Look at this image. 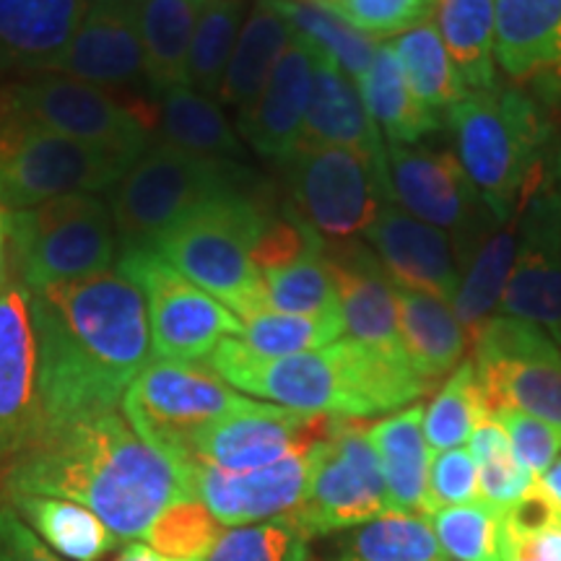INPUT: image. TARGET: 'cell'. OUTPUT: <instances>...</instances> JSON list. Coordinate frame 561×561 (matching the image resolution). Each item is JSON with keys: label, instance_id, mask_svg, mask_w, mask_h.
<instances>
[{"label": "cell", "instance_id": "obj_1", "mask_svg": "<svg viewBox=\"0 0 561 561\" xmlns=\"http://www.w3.org/2000/svg\"><path fill=\"white\" fill-rule=\"evenodd\" d=\"M45 432L117 411L151 362L149 310L121 268L32 291Z\"/></svg>", "mask_w": 561, "mask_h": 561}, {"label": "cell", "instance_id": "obj_2", "mask_svg": "<svg viewBox=\"0 0 561 561\" xmlns=\"http://www.w3.org/2000/svg\"><path fill=\"white\" fill-rule=\"evenodd\" d=\"M193 462L151 447L117 411L45 432L13 460L9 494L55 496L94 512L121 541L144 538L172 504L195 500Z\"/></svg>", "mask_w": 561, "mask_h": 561}, {"label": "cell", "instance_id": "obj_3", "mask_svg": "<svg viewBox=\"0 0 561 561\" xmlns=\"http://www.w3.org/2000/svg\"><path fill=\"white\" fill-rule=\"evenodd\" d=\"M208 364L234 390L291 411L339 419L396 413L432 388L411 362L392 359L354 339L291 356H261L231 335L216 346Z\"/></svg>", "mask_w": 561, "mask_h": 561}, {"label": "cell", "instance_id": "obj_4", "mask_svg": "<svg viewBox=\"0 0 561 561\" xmlns=\"http://www.w3.org/2000/svg\"><path fill=\"white\" fill-rule=\"evenodd\" d=\"M462 172L496 221L517 214L543 185L541 151L549 136L538 104L520 89L468 91L445 115Z\"/></svg>", "mask_w": 561, "mask_h": 561}, {"label": "cell", "instance_id": "obj_5", "mask_svg": "<svg viewBox=\"0 0 561 561\" xmlns=\"http://www.w3.org/2000/svg\"><path fill=\"white\" fill-rule=\"evenodd\" d=\"M268 219L271 210L248 191L221 195L182 216L159 237L153 252L248 320L268 310L263 273L252 263V248Z\"/></svg>", "mask_w": 561, "mask_h": 561}, {"label": "cell", "instance_id": "obj_6", "mask_svg": "<svg viewBox=\"0 0 561 561\" xmlns=\"http://www.w3.org/2000/svg\"><path fill=\"white\" fill-rule=\"evenodd\" d=\"M248 178L237 161L201 157L170 144L151 146L112 195L117 244L123 252L153 250L159 237L193 208L248 191Z\"/></svg>", "mask_w": 561, "mask_h": 561}, {"label": "cell", "instance_id": "obj_7", "mask_svg": "<svg viewBox=\"0 0 561 561\" xmlns=\"http://www.w3.org/2000/svg\"><path fill=\"white\" fill-rule=\"evenodd\" d=\"M11 240L13 273L30 291L112 271L117 250L112 206L94 193L11 210Z\"/></svg>", "mask_w": 561, "mask_h": 561}, {"label": "cell", "instance_id": "obj_8", "mask_svg": "<svg viewBox=\"0 0 561 561\" xmlns=\"http://www.w3.org/2000/svg\"><path fill=\"white\" fill-rule=\"evenodd\" d=\"M130 161L34 125L0 94V206L24 210L76 193L117 187Z\"/></svg>", "mask_w": 561, "mask_h": 561}, {"label": "cell", "instance_id": "obj_9", "mask_svg": "<svg viewBox=\"0 0 561 561\" xmlns=\"http://www.w3.org/2000/svg\"><path fill=\"white\" fill-rule=\"evenodd\" d=\"M291 216L322 242L354 240L392 203L388 167L351 146H299L286 159Z\"/></svg>", "mask_w": 561, "mask_h": 561}, {"label": "cell", "instance_id": "obj_10", "mask_svg": "<svg viewBox=\"0 0 561 561\" xmlns=\"http://www.w3.org/2000/svg\"><path fill=\"white\" fill-rule=\"evenodd\" d=\"M382 462L364 419H331L310 450L307 486L289 520L307 538L351 530L390 512Z\"/></svg>", "mask_w": 561, "mask_h": 561}, {"label": "cell", "instance_id": "obj_11", "mask_svg": "<svg viewBox=\"0 0 561 561\" xmlns=\"http://www.w3.org/2000/svg\"><path fill=\"white\" fill-rule=\"evenodd\" d=\"M250 403L214 369L153 356L123 396L133 430L178 462H193V442L208 424Z\"/></svg>", "mask_w": 561, "mask_h": 561}, {"label": "cell", "instance_id": "obj_12", "mask_svg": "<svg viewBox=\"0 0 561 561\" xmlns=\"http://www.w3.org/2000/svg\"><path fill=\"white\" fill-rule=\"evenodd\" d=\"M471 346L489 416L504 409L530 413L561 437V348L551 333L536 322L494 314Z\"/></svg>", "mask_w": 561, "mask_h": 561}, {"label": "cell", "instance_id": "obj_13", "mask_svg": "<svg viewBox=\"0 0 561 561\" xmlns=\"http://www.w3.org/2000/svg\"><path fill=\"white\" fill-rule=\"evenodd\" d=\"M140 286L149 310L153 359L208 362L224 339L242 333V320L153 250L123 252L117 263Z\"/></svg>", "mask_w": 561, "mask_h": 561}, {"label": "cell", "instance_id": "obj_14", "mask_svg": "<svg viewBox=\"0 0 561 561\" xmlns=\"http://www.w3.org/2000/svg\"><path fill=\"white\" fill-rule=\"evenodd\" d=\"M0 94L11 112L24 121L91 149L115 153L130 164L151 149L146 123L94 83L42 73L30 81L0 87Z\"/></svg>", "mask_w": 561, "mask_h": 561}, {"label": "cell", "instance_id": "obj_15", "mask_svg": "<svg viewBox=\"0 0 561 561\" xmlns=\"http://www.w3.org/2000/svg\"><path fill=\"white\" fill-rule=\"evenodd\" d=\"M385 161L392 201L419 221L455 237V248H460V265H466L473 248L471 237L486 234L481 216H491V210L462 172L458 157L416 144L388 146Z\"/></svg>", "mask_w": 561, "mask_h": 561}, {"label": "cell", "instance_id": "obj_16", "mask_svg": "<svg viewBox=\"0 0 561 561\" xmlns=\"http://www.w3.org/2000/svg\"><path fill=\"white\" fill-rule=\"evenodd\" d=\"M331 419L252 401L208 424L193 442L191 460L231 473L257 471L312 450L314 442L325 437Z\"/></svg>", "mask_w": 561, "mask_h": 561}, {"label": "cell", "instance_id": "obj_17", "mask_svg": "<svg viewBox=\"0 0 561 561\" xmlns=\"http://www.w3.org/2000/svg\"><path fill=\"white\" fill-rule=\"evenodd\" d=\"M42 434L45 409L32 291L11 278L0 291V460H16Z\"/></svg>", "mask_w": 561, "mask_h": 561}, {"label": "cell", "instance_id": "obj_18", "mask_svg": "<svg viewBox=\"0 0 561 561\" xmlns=\"http://www.w3.org/2000/svg\"><path fill=\"white\" fill-rule=\"evenodd\" d=\"M520 248L504 286L500 314L551 331L561 322V198L536 187L520 208Z\"/></svg>", "mask_w": 561, "mask_h": 561}, {"label": "cell", "instance_id": "obj_19", "mask_svg": "<svg viewBox=\"0 0 561 561\" xmlns=\"http://www.w3.org/2000/svg\"><path fill=\"white\" fill-rule=\"evenodd\" d=\"M307 466L310 450L244 473L221 471L193 460V494L224 528L280 520L299 507L307 486Z\"/></svg>", "mask_w": 561, "mask_h": 561}, {"label": "cell", "instance_id": "obj_20", "mask_svg": "<svg viewBox=\"0 0 561 561\" xmlns=\"http://www.w3.org/2000/svg\"><path fill=\"white\" fill-rule=\"evenodd\" d=\"M364 237L392 284L434 294L453 305L462 265L445 231L405 214L398 203H388Z\"/></svg>", "mask_w": 561, "mask_h": 561}, {"label": "cell", "instance_id": "obj_21", "mask_svg": "<svg viewBox=\"0 0 561 561\" xmlns=\"http://www.w3.org/2000/svg\"><path fill=\"white\" fill-rule=\"evenodd\" d=\"M325 257L339 289L348 339L409 362L398 325L396 284L371 248L356 240L325 242Z\"/></svg>", "mask_w": 561, "mask_h": 561}, {"label": "cell", "instance_id": "obj_22", "mask_svg": "<svg viewBox=\"0 0 561 561\" xmlns=\"http://www.w3.org/2000/svg\"><path fill=\"white\" fill-rule=\"evenodd\" d=\"M50 73L94 87H128L144 81V45L130 0H89L79 30Z\"/></svg>", "mask_w": 561, "mask_h": 561}, {"label": "cell", "instance_id": "obj_23", "mask_svg": "<svg viewBox=\"0 0 561 561\" xmlns=\"http://www.w3.org/2000/svg\"><path fill=\"white\" fill-rule=\"evenodd\" d=\"M310 89L312 47L294 34L257 100L240 112L242 138L263 157L289 159L301 144Z\"/></svg>", "mask_w": 561, "mask_h": 561}, {"label": "cell", "instance_id": "obj_24", "mask_svg": "<svg viewBox=\"0 0 561 561\" xmlns=\"http://www.w3.org/2000/svg\"><path fill=\"white\" fill-rule=\"evenodd\" d=\"M494 55L510 79L561 96V0H494Z\"/></svg>", "mask_w": 561, "mask_h": 561}, {"label": "cell", "instance_id": "obj_25", "mask_svg": "<svg viewBox=\"0 0 561 561\" xmlns=\"http://www.w3.org/2000/svg\"><path fill=\"white\" fill-rule=\"evenodd\" d=\"M89 0H0V73H50Z\"/></svg>", "mask_w": 561, "mask_h": 561}, {"label": "cell", "instance_id": "obj_26", "mask_svg": "<svg viewBox=\"0 0 561 561\" xmlns=\"http://www.w3.org/2000/svg\"><path fill=\"white\" fill-rule=\"evenodd\" d=\"M320 144L362 149L388 167V146L364 110L359 89L339 62L312 47V89L299 146Z\"/></svg>", "mask_w": 561, "mask_h": 561}, {"label": "cell", "instance_id": "obj_27", "mask_svg": "<svg viewBox=\"0 0 561 561\" xmlns=\"http://www.w3.org/2000/svg\"><path fill=\"white\" fill-rule=\"evenodd\" d=\"M396 297L398 325L411 367L432 385L439 377L453 375L471 341L450 301L401 286H396Z\"/></svg>", "mask_w": 561, "mask_h": 561}, {"label": "cell", "instance_id": "obj_28", "mask_svg": "<svg viewBox=\"0 0 561 561\" xmlns=\"http://www.w3.org/2000/svg\"><path fill=\"white\" fill-rule=\"evenodd\" d=\"M369 439L380 455L390 507L424 512L432 462L424 437V405L413 403L369 424Z\"/></svg>", "mask_w": 561, "mask_h": 561}, {"label": "cell", "instance_id": "obj_29", "mask_svg": "<svg viewBox=\"0 0 561 561\" xmlns=\"http://www.w3.org/2000/svg\"><path fill=\"white\" fill-rule=\"evenodd\" d=\"M153 91L187 87V55L206 0H130Z\"/></svg>", "mask_w": 561, "mask_h": 561}, {"label": "cell", "instance_id": "obj_30", "mask_svg": "<svg viewBox=\"0 0 561 561\" xmlns=\"http://www.w3.org/2000/svg\"><path fill=\"white\" fill-rule=\"evenodd\" d=\"M356 81L364 110L388 146H416L421 138L442 128V117L421 107L413 96L390 42H380L369 68Z\"/></svg>", "mask_w": 561, "mask_h": 561}, {"label": "cell", "instance_id": "obj_31", "mask_svg": "<svg viewBox=\"0 0 561 561\" xmlns=\"http://www.w3.org/2000/svg\"><path fill=\"white\" fill-rule=\"evenodd\" d=\"M517 248H520V216L515 214L507 221H496V227L481 237L471 257L462 265L453 310L471 343L500 307L504 286L515 268Z\"/></svg>", "mask_w": 561, "mask_h": 561}, {"label": "cell", "instance_id": "obj_32", "mask_svg": "<svg viewBox=\"0 0 561 561\" xmlns=\"http://www.w3.org/2000/svg\"><path fill=\"white\" fill-rule=\"evenodd\" d=\"M291 39L294 30L278 11L276 0H257L237 37L221 89L216 94L219 102L231 104L240 112L248 110L268 83L273 68Z\"/></svg>", "mask_w": 561, "mask_h": 561}, {"label": "cell", "instance_id": "obj_33", "mask_svg": "<svg viewBox=\"0 0 561 561\" xmlns=\"http://www.w3.org/2000/svg\"><path fill=\"white\" fill-rule=\"evenodd\" d=\"M434 24L466 89H494V0H437Z\"/></svg>", "mask_w": 561, "mask_h": 561}, {"label": "cell", "instance_id": "obj_34", "mask_svg": "<svg viewBox=\"0 0 561 561\" xmlns=\"http://www.w3.org/2000/svg\"><path fill=\"white\" fill-rule=\"evenodd\" d=\"M13 512L24 520L55 553L70 561H96L121 543V538L94 512L55 496H11Z\"/></svg>", "mask_w": 561, "mask_h": 561}, {"label": "cell", "instance_id": "obj_35", "mask_svg": "<svg viewBox=\"0 0 561 561\" xmlns=\"http://www.w3.org/2000/svg\"><path fill=\"white\" fill-rule=\"evenodd\" d=\"M159 125L164 144L210 159L240 161L244 149L224 117L219 104L191 87H178L161 94Z\"/></svg>", "mask_w": 561, "mask_h": 561}, {"label": "cell", "instance_id": "obj_36", "mask_svg": "<svg viewBox=\"0 0 561 561\" xmlns=\"http://www.w3.org/2000/svg\"><path fill=\"white\" fill-rule=\"evenodd\" d=\"M390 45L401 60L405 81L421 107L442 117L468 94L466 83L445 50L434 19H424L409 32L398 34L390 39Z\"/></svg>", "mask_w": 561, "mask_h": 561}, {"label": "cell", "instance_id": "obj_37", "mask_svg": "<svg viewBox=\"0 0 561 561\" xmlns=\"http://www.w3.org/2000/svg\"><path fill=\"white\" fill-rule=\"evenodd\" d=\"M442 557L430 517L390 510L351 528L341 541L339 561H442Z\"/></svg>", "mask_w": 561, "mask_h": 561}, {"label": "cell", "instance_id": "obj_38", "mask_svg": "<svg viewBox=\"0 0 561 561\" xmlns=\"http://www.w3.org/2000/svg\"><path fill=\"white\" fill-rule=\"evenodd\" d=\"M489 419L471 359L460 362L430 405H424V437L432 453L462 447L476 426Z\"/></svg>", "mask_w": 561, "mask_h": 561}, {"label": "cell", "instance_id": "obj_39", "mask_svg": "<svg viewBox=\"0 0 561 561\" xmlns=\"http://www.w3.org/2000/svg\"><path fill=\"white\" fill-rule=\"evenodd\" d=\"M276 5L291 24L297 37L339 62L351 79H359L364 70L369 68L377 47H380V42L375 37L356 32L354 26H348L346 21L322 9L314 0H276Z\"/></svg>", "mask_w": 561, "mask_h": 561}, {"label": "cell", "instance_id": "obj_40", "mask_svg": "<svg viewBox=\"0 0 561 561\" xmlns=\"http://www.w3.org/2000/svg\"><path fill=\"white\" fill-rule=\"evenodd\" d=\"M468 453L473 455L479 471L481 502H486L500 515L525 500L536 486V476L515 458L507 432L496 419L489 416L476 426L468 439Z\"/></svg>", "mask_w": 561, "mask_h": 561}, {"label": "cell", "instance_id": "obj_41", "mask_svg": "<svg viewBox=\"0 0 561 561\" xmlns=\"http://www.w3.org/2000/svg\"><path fill=\"white\" fill-rule=\"evenodd\" d=\"M242 0H206L187 55V87L216 96L242 30Z\"/></svg>", "mask_w": 561, "mask_h": 561}, {"label": "cell", "instance_id": "obj_42", "mask_svg": "<svg viewBox=\"0 0 561 561\" xmlns=\"http://www.w3.org/2000/svg\"><path fill=\"white\" fill-rule=\"evenodd\" d=\"M500 553L502 561H561V504L538 481L500 515Z\"/></svg>", "mask_w": 561, "mask_h": 561}, {"label": "cell", "instance_id": "obj_43", "mask_svg": "<svg viewBox=\"0 0 561 561\" xmlns=\"http://www.w3.org/2000/svg\"><path fill=\"white\" fill-rule=\"evenodd\" d=\"M343 333H346V325H343L341 310L320 314L265 310L242 320V333L237 339L261 356H291L328 346Z\"/></svg>", "mask_w": 561, "mask_h": 561}, {"label": "cell", "instance_id": "obj_44", "mask_svg": "<svg viewBox=\"0 0 561 561\" xmlns=\"http://www.w3.org/2000/svg\"><path fill=\"white\" fill-rule=\"evenodd\" d=\"M265 305L273 312L320 314L341 310L339 289L325 257V242L284 268L263 273Z\"/></svg>", "mask_w": 561, "mask_h": 561}, {"label": "cell", "instance_id": "obj_45", "mask_svg": "<svg viewBox=\"0 0 561 561\" xmlns=\"http://www.w3.org/2000/svg\"><path fill=\"white\" fill-rule=\"evenodd\" d=\"M426 517L445 557L455 561H502L500 512L486 502L445 507Z\"/></svg>", "mask_w": 561, "mask_h": 561}, {"label": "cell", "instance_id": "obj_46", "mask_svg": "<svg viewBox=\"0 0 561 561\" xmlns=\"http://www.w3.org/2000/svg\"><path fill=\"white\" fill-rule=\"evenodd\" d=\"M224 525L198 500H182L167 507L146 530V543L170 559L206 561L224 536Z\"/></svg>", "mask_w": 561, "mask_h": 561}, {"label": "cell", "instance_id": "obj_47", "mask_svg": "<svg viewBox=\"0 0 561 561\" xmlns=\"http://www.w3.org/2000/svg\"><path fill=\"white\" fill-rule=\"evenodd\" d=\"M310 538L289 517L227 528L206 561H307Z\"/></svg>", "mask_w": 561, "mask_h": 561}, {"label": "cell", "instance_id": "obj_48", "mask_svg": "<svg viewBox=\"0 0 561 561\" xmlns=\"http://www.w3.org/2000/svg\"><path fill=\"white\" fill-rule=\"evenodd\" d=\"M367 37H392L430 19L437 0H314Z\"/></svg>", "mask_w": 561, "mask_h": 561}, {"label": "cell", "instance_id": "obj_49", "mask_svg": "<svg viewBox=\"0 0 561 561\" xmlns=\"http://www.w3.org/2000/svg\"><path fill=\"white\" fill-rule=\"evenodd\" d=\"M481 500L479 471H476L473 455L462 447L434 453L430 462V483H426V502L421 515L458 504H471Z\"/></svg>", "mask_w": 561, "mask_h": 561}, {"label": "cell", "instance_id": "obj_50", "mask_svg": "<svg viewBox=\"0 0 561 561\" xmlns=\"http://www.w3.org/2000/svg\"><path fill=\"white\" fill-rule=\"evenodd\" d=\"M494 419L500 421L504 432H507L515 458L520 460L536 479H541L561 450V437L557 430H551L546 421L515 409H504L496 413Z\"/></svg>", "mask_w": 561, "mask_h": 561}, {"label": "cell", "instance_id": "obj_51", "mask_svg": "<svg viewBox=\"0 0 561 561\" xmlns=\"http://www.w3.org/2000/svg\"><path fill=\"white\" fill-rule=\"evenodd\" d=\"M0 561H66L11 507H0Z\"/></svg>", "mask_w": 561, "mask_h": 561}, {"label": "cell", "instance_id": "obj_52", "mask_svg": "<svg viewBox=\"0 0 561 561\" xmlns=\"http://www.w3.org/2000/svg\"><path fill=\"white\" fill-rule=\"evenodd\" d=\"M13 278V240H11V210L0 206V291Z\"/></svg>", "mask_w": 561, "mask_h": 561}, {"label": "cell", "instance_id": "obj_53", "mask_svg": "<svg viewBox=\"0 0 561 561\" xmlns=\"http://www.w3.org/2000/svg\"><path fill=\"white\" fill-rule=\"evenodd\" d=\"M115 561H195V559H170L164 557V553L153 551L149 543H130Z\"/></svg>", "mask_w": 561, "mask_h": 561}, {"label": "cell", "instance_id": "obj_54", "mask_svg": "<svg viewBox=\"0 0 561 561\" xmlns=\"http://www.w3.org/2000/svg\"><path fill=\"white\" fill-rule=\"evenodd\" d=\"M536 481H538V486H541L553 502L561 504V458L553 460L549 471H546L541 479H536Z\"/></svg>", "mask_w": 561, "mask_h": 561}, {"label": "cell", "instance_id": "obj_55", "mask_svg": "<svg viewBox=\"0 0 561 561\" xmlns=\"http://www.w3.org/2000/svg\"><path fill=\"white\" fill-rule=\"evenodd\" d=\"M549 333H551V339H553V343H557V346L561 348V322H559V325H553Z\"/></svg>", "mask_w": 561, "mask_h": 561}, {"label": "cell", "instance_id": "obj_56", "mask_svg": "<svg viewBox=\"0 0 561 561\" xmlns=\"http://www.w3.org/2000/svg\"><path fill=\"white\" fill-rule=\"evenodd\" d=\"M559 182H561V151H559Z\"/></svg>", "mask_w": 561, "mask_h": 561}]
</instances>
